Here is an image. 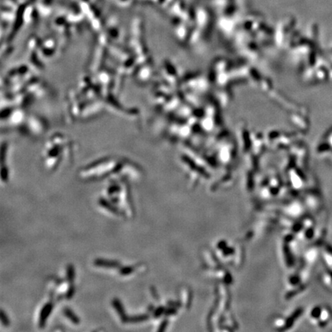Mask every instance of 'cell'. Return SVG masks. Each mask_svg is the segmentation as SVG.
<instances>
[{"instance_id": "obj_1", "label": "cell", "mask_w": 332, "mask_h": 332, "mask_svg": "<svg viewBox=\"0 0 332 332\" xmlns=\"http://www.w3.org/2000/svg\"><path fill=\"white\" fill-rule=\"evenodd\" d=\"M53 309V304L52 302L46 303L42 308L39 314V325L40 327H43L46 324V321L48 319L49 316L51 314Z\"/></svg>"}, {"instance_id": "obj_2", "label": "cell", "mask_w": 332, "mask_h": 332, "mask_svg": "<svg viewBox=\"0 0 332 332\" xmlns=\"http://www.w3.org/2000/svg\"><path fill=\"white\" fill-rule=\"evenodd\" d=\"M94 265L97 267H100V268H118L120 267V263L117 262V261L98 258V259L94 261Z\"/></svg>"}, {"instance_id": "obj_3", "label": "cell", "mask_w": 332, "mask_h": 332, "mask_svg": "<svg viewBox=\"0 0 332 332\" xmlns=\"http://www.w3.org/2000/svg\"><path fill=\"white\" fill-rule=\"evenodd\" d=\"M112 305H113L114 308H115V311H117V313H118L119 317H120L122 322H127L128 317H127L126 314H125V310H124V307L123 305H122V303H121L120 300L118 299V298H115V299L112 301Z\"/></svg>"}, {"instance_id": "obj_4", "label": "cell", "mask_w": 332, "mask_h": 332, "mask_svg": "<svg viewBox=\"0 0 332 332\" xmlns=\"http://www.w3.org/2000/svg\"><path fill=\"white\" fill-rule=\"evenodd\" d=\"M99 203L102 208H105L106 210L109 211V212H112V214L117 215H122V213L118 210L117 208H115L114 206V205L112 202H109V201L106 200L105 198H99Z\"/></svg>"}, {"instance_id": "obj_5", "label": "cell", "mask_w": 332, "mask_h": 332, "mask_svg": "<svg viewBox=\"0 0 332 332\" xmlns=\"http://www.w3.org/2000/svg\"><path fill=\"white\" fill-rule=\"evenodd\" d=\"M63 313H64L65 316H66L67 318H69V320L73 323V324H78L80 323V320H79V317H78L75 314V313L73 312L70 308H69V307H66V308H64V310H63Z\"/></svg>"}, {"instance_id": "obj_6", "label": "cell", "mask_w": 332, "mask_h": 332, "mask_svg": "<svg viewBox=\"0 0 332 332\" xmlns=\"http://www.w3.org/2000/svg\"><path fill=\"white\" fill-rule=\"evenodd\" d=\"M66 277L70 284H73L75 279V269L72 265H69L66 268Z\"/></svg>"}, {"instance_id": "obj_7", "label": "cell", "mask_w": 332, "mask_h": 332, "mask_svg": "<svg viewBox=\"0 0 332 332\" xmlns=\"http://www.w3.org/2000/svg\"><path fill=\"white\" fill-rule=\"evenodd\" d=\"M148 318V316L145 315V314H142V315H136V316H132V317H128L127 319V322L130 323H138V322H141V321H145L146 319Z\"/></svg>"}, {"instance_id": "obj_8", "label": "cell", "mask_w": 332, "mask_h": 332, "mask_svg": "<svg viewBox=\"0 0 332 332\" xmlns=\"http://www.w3.org/2000/svg\"><path fill=\"white\" fill-rule=\"evenodd\" d=\"M135 269H136V267L135 266H125L121 268L119 272H120V275H122V276H127V275H129L133 273Z\"/></svg>"}, {"instance_id": "obj_9", "label": "cell", "mask_w": 332, "mask_h": 332, "mask_svg": "<svg viewBox=\"0 0 332 332\" xmlns=\"http://www.w3.org/2000/svg\"><path fill=\"white\" fill-rule=\"evenodd\" d=\"M121 187L118 184H112L108 188V194L109 195H114L115 194L120 192Z\"/></svg>"}, {"instance_id": "obj_10", "label": "cell", "mask_w": 332, "mask_h": 332, "mask_svg": "<svg viewBox=\"0 0 332 332\" xmlns=\"http://www.w3.org/2000/svg\"><path fill=\"white\" fill-rule=\"evenodd\" d=\"M0 317H1V321H2V324L5 326H8L9 325L10 322H9V319H8V317H7V315L5 314V313L4 312L3 310H2L1 311V314H0Z\"/></svg>"}, {"instance_id": "obj_11", "label": "cell", "mask_w": 332, "mask_h": 332, "mask_svg": "<svg viewBox=\"0 0 332 332\" xmlns=\"http://www.w3.org/2000/svg\"><path fill=\"white\" fill-rule=\"evenodd\" d=\"M74 294H75V287L73 286V284H71L70 286L68 288L67 291H66V295L65 296H66V298H68V299H71V298L73 297Z\"/></svg>"}, {"instance_id": "obj_12", "label": "cell", "mask_w": 332, "mask_h": 332, "mask_svg": "<svg viewBox=\"0 0 332 332\" xmlns=\"http://www.w3.org/2000/svg\"><path fill=\"white\" fill-rule=\"evenodd\" d=\"M1 178H2V180L3 181H8V170L6 166L2 165V173H1Z\"/></svg>"}]
</instances>
